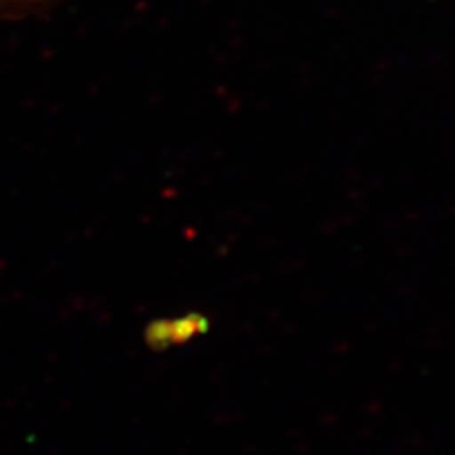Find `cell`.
Masks as SVG:
<instances>
[{"instance_id": "cell-1", "label": "cell", "mask_w": 455, "mask_h": 455, "mask_svg": "<svg viewBox=\"0 0 455 455\" xmlns=\"http://www.w3.org/2000/svg\"><path fill=\"white\" fill-rule=\"evenodd\" d=\"M19 2H24V0H0V7L2 5H11V4H19Z\"/></svg>"}]
</instances>
